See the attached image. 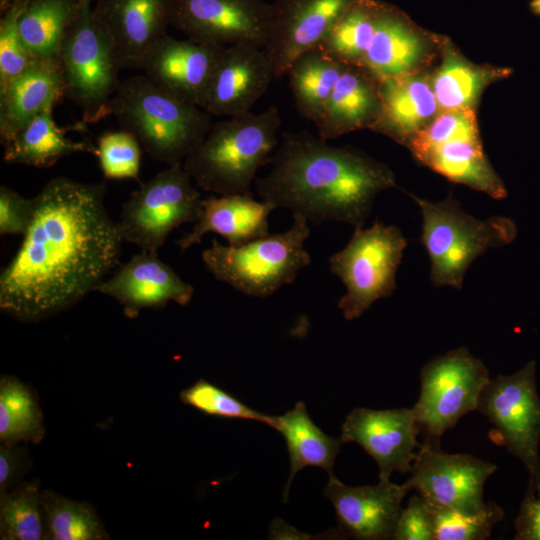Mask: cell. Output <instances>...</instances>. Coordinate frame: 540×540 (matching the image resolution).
I'll return each instance as SVG.
<instances>
[{"label":"cell","mask_w":540,"mask_h":540,"mask_svg":"<svg viewBox=\"0 0 540 540\" xmlns=\"http://www.w3.org/2000/svg\"><path fill=\"white\" fill-rule=\"evenodd\" d=\"M269 538L271 539H309L310 535L299 532L294 527L289 526L281 519H275L269 528Z\"/></svg>","instance_id":"44"},{"label":"cell","mask_w":540,"mask_h":540,"mask_svg":"<svg viewBox=\"0 0 540 540\" xmlns=\"http://www.w3.org/2000/svg\"><path fill=\"white\" fill-rule=\"evenodd\" d=\"M292 226L267 234L241 246L222 245L213 239L202 260L215 279L244 295L266 298L294 282L300 270L311 263L304 243L310 234L308 221L292 215Z\"/></svg>","instance_id":"6"},{"label":"cell","mask_w":540,"mask_h":540,"mask_svg":"<svg viewBox=\"0 0 540 540\" xmlns=\"http://www.w3.org/2000/svg\"><path fill=\"white\" fill-rule=\"evenodd\" d=\"M441 62L430 74L431 85L440 111L476 109L483 91L492 83L508 78L512 69L478 65L446 37L440 42Z\"/></svg>","instance_id":"26"},{"label":"cell","mask_w":540,"mask_h":540,"mask_svg":"<svg viewBox=\"0 0 540 540\" xmlns=\"http://www.w3.org/2000/svg\"><path fill=\"white\" fill-rule=\"evenodd\" d=\"M55 105H48L4 145L5 162L47 168L62 157L74 153H92L97 156V146L93 143L74 141L66 136L68 130H84L85 124L81 122L65 128L58 126L53 118Z\"/></svg>","instance_id":"27"},{"label":"cell","mask_w":540,"mask_h":540,"mask_svg":"<svg viewBox=\"0 0 540 540\" xmlns=\"http://www.w3.org/2000/svg\"><path fill=\"white\" fill-rule=\"evenodd\" d=\"M45 427L36 392L18 378H0V442L38 444Z\"/></svg>","instance_id":"32"},{"label":"cell","mask_w":540,"mask_h":540,"mask_svg":"<svg viewBox=\"0 0 540 540\" xmlns=\"http://www.w3.org/2000/svg\"><path fill=\"white\" fill-rule=\"evenodd\" d=\"M92 10L110 34L122 69H139L170 25V0H97Z\"/></svg>","instance_id":"21"},{"label":"cell","mask_w":540,"mask_h":540,"mask_svg":"<svg viewBox=\"0 0 540 540\" xmlns=\"http://www.w3.org/2000/svg\"><path fill=\"white\" fill-rule=\"evenodd\" d=\"M45 540H106L109 535L92 505L42 490Z\"/></svg>","instance_id":"33"},{"label":"cell","mask_w":540,"mask_h":540,"mask_svg":"<svg viewBox=\"0 0 540 540\" xmlns=\"http://www.w3.org/2000/svg\"><path fill=\"white\" fill-rule=\"evenodd\" d=\"M415 159L448 180L467 185L493 199L507 197L506 187L484 153L481 139L450 141Z\"/></svg>","instance_id":"28"},{"label":"cell","mask_w":540,"mask_h":540,"mask_svg":"<svg viewBox=\"0 0 540 540\" xmlns=\"http://www.w3.org/2000/svg\"><path fill=\"white\" fill-rule=\"evenodd\" d=\"M496 469L469 454L445 453L438 442L426 439L417 450L405 485L432 506L473 513L486 505L484 484Z\"/></svg>","instance_id":"12"},{"label":"cell","mask_w":540,"mask_h":540,"mask_svg":"<svg viewBox=\"0 0 540 540\" xmlns=\"http://www.w3.org/2000/svg\"><path fill=\"white\" fill-rule=\"evenodd\" d=\"M272 12L263 0H170V25L201 43L264 48Z\"/></svg>","instance_id":"13"},{"label":"cell","mask_w":540,"mask_h":540,"mask_svg":"<svg viewBox=\"0 0 540 540\" xmlns=\"http://www.w3.org/2000/svg\"><path fill=\"white\" fill-rule=\"evenodd\" d=\"M407 240L395 225L376 220L369 228L356 227L346 244L329 259L330 271L345 285L338 308L346 320L359 318L396 289V273Z\"/></svg>","instance_id":"8"},{"label":"cell","mask_w":540,"mask_h":540,"mask_svg":"<svg viewBox=\"0 0 540 540\" xmlns=\"http://www.w3.org/2000/svg\"><path fill=\"white\" fill-rule=\"evenodd\" d=\"M82 0H25L19 17L22 40L36 59L56 58Z\"/></svg>","instance_id":"31"},{"label":"cell","mask_w":540,"mask_h":540,"mask_svg":"<svg viewBox=\"0 0 540 540\" xmlns=\"http://www.w3.org/2000/svg\"><path fill=\"white\" fill-rule=\"evenodd\" d=\"M354 0H277L264 47L275 78L285 76L302 53L318 47Z\"/></svg>","instance_id":"16"},{"label":"cell","mask_w":540,"mask_h":540,"mask_svg":"<svg viewBox=\"0 0 540 540\" xmlns=\"http://www.w3.org/2000/svg\"><path fill=\"white\" fill-rule=\"evenodd\" d=\"M87 1L92 2L93 0H87ZM96 1H97V0H96Z\"/></svg>","instance_id":"46"},{"label":"cell","mask_w":540,"mask_h":540,"mask_svg":"<svg viewBox=\"0 0 540 540\" xmlns=\"http://www.w3.org/2000/svg\"><path fill=\"white\" fill-rule=\"evenodd\" d=\"M274 77L272 61L263 47L227 46L220 55L202 109L218 117L248 113Z\"/></svg>","instance_id":"18"},{"label":"cell","mask_w":540,"mask_h":540,"mask_svg":"<svg viewBox=\"0 0 540 540\" xmlns=\"http://www.w3.org/2000/svg\"><path fill=\"white\" fill-rule=\"evenodd\" d=\"M96 291L117 300L124 314L133 319L144 308H162L170 301L187 305L194 288L160 260L157 252L141 250Z\"/></svg>","instance_id":"20"},{"label":"cell","mask_w":540,"mask_h":540,"mask_svg":"<svg viewBox=\"0 0 540 540\" xmlns=\"http://www.w3.org/2000/svg\"><path fill=\"white\" fill-rule=\"evenodd\" d=\"M536 363L530 361L511 375L490 378L481 392L477 410L493 425L501 444L526 467L540 464V399Z\"/></svg>","instance_id":"11"},{"label":"cell","mask_w":540,"mask_h":540,"mask_svg":"<svg viewBox=\"0 0 540 540\" xmlns=\"http://www.w3.org/2000/svg\"><path fill=\"white\" fill-rule=\"evenodd\" d=\"M430 507L435 540H483L504 517L502 508L494 502H487L483 509L473 513Z\"/></svg>","instance_id":"35"},{"label":"cell","mask_w":540,"mask_h":540,"mask_svg":"<svg viewBox=\"0 0 540 540\" xmlns=\"http://www.w3.org/2000/svg\"><path fill=\"white\" fill-rule=\"evenodd\" d=\"M528 6L532 14L540 17V0H530Z\"/></svg>","instance_id":"45"},{"label":"cell","mask_w":540,"mask_h":540,"mask_svg":"<svg viewBox=\"0 0 540 540\" xmlns=\"http://www.w3.org/2000/svg\"><path fill=\"white\" fill-rule=\"evenodd\" d=\"M112 114L151 158L168 166L183 164L212 126L204 109L171 95L145 75L121 81Z\"/></svg>","instance_id":"4"},{"label":"cell","mask_w":540,"mask_h":540,"mask_svg":"<svg viewBox=\"0 0 540 540\" xmlns=\"http://www.w3.org/2000/svg\"><path fill=\"white\" fill-rule=\"evenodd\" d=\"M480 139L476 109L440 111L406 144L414 158L421 153L455 140Z\"/></svg>","instance_id":"36"},{"label":"cell","mask_w":540,"mask_h":540,"mask_svg":"<svg viewBox=\"0 0 540 540\" xmlns=\"http://www.w3.org/2000/svg\"><path fill=\"white\" fill-rule=\"evenodd\" d=\"M179 398L182 403L211 416L254 420L267 425L270 424L272 418V416L255 411L228 392L204 379H200L182 390Z\"/></svg>","instance_id":"37"},{"label":"cell","mask_w":540,"mask_h":540,"mask_svg":"<svg viewBox=\"0 0 540 540\" xmlns=\"http://www.w3.org/2000/svg\"><path fill=\"white\" fill-rule=\"evenodd\" d=\"M275 209L266 201L258 202L252 195L235 194L209 196L202 199L200 215L191 231L177 240L182 251L200 244L207 233H217L230 246H241L269 234L268 217Z\"/></svg>","instance_id":"23"},{"label":"cell","mask_w":540,"mask_h":540,"mask_svg":"<svg viewBox=\"0 0 540 540\" xmlns=\"http://www.w3.org/2000/svg\"><path fill=\"white\" fill-rule=\"evenodd\" d=\"M35 212V197L26 198L15 190L0 187V235H22L27 232Z\"/></svg>","instance_id":"41"},{"label":"cell","mask_w":540,"mask_h":540,"mask_svg":"<svg viewBox=\"0 0 540 540\" xmlns=\"http://www.w3.org/2000/svg\"><path fill=\"white\" fill-rule=\"evenodd\" d=\"M484 363L460 347L428 361L421 369V389L413 407L426 439H438L466 414L477 410L489 381Z\"/></svg>","instance_id":"10"},{"label":"cell","mask_w":540,"mask_h":540,"mask_svg":"<svg viewBox=\"0 0 540 540\" xmlns=\"http://www.w3.org/2000/svg\"><path fill=\"white\" fill-rule=\"evenodd\" d=\"M30 466L28 449L20 444L0 445V495L22 481Z\"/></svg>","instance_id":"43"},{"label":"cell","mask_w":540,"mask_h":540,"mask_svg":"<svg viewBox=\"0 0 540 540\" xmlns=\"http://www.w3.org/2000/svg\"><path fill=\"white\" fill-rule=\"evenodd\" d=\"M441 39L393 4L375 0L366 48L357 67L379 81L424 71L440 48Z\"/></svg>","instance_id":"14"},{"label":"cell","mask_w":540,"mask_h":540,"mask_svg":"<svg viewBox=\"0 0 540 540\" xmlns=\"http://www.w3.org/2000/svg\"><path fill=\"white\" fill-rule=\"evenodd\" d=\"M515 539L540 540V464L529 473L526 493L515 520Z\"/></svg>","instance_id":"42"},{"label":"cell","mask_w":540,"mask_h":540,"mask_svg":"<svg viewBox=\"0 0 540 540\" xmlns=\"http://www.w3.org/2000/svg\"><path fill=\"white\" fill-rule=\"evenodd\" d=\"M409 195L421 210V242L429 256L430 278L436 287L461 289L465 274L476 258L511 243L516 236L511 219L504 216L476 219L452 195L439 202Z\"/></svg>","instance_id":"5"},{"label":"cell","mask_w":540,"mask_h":540,"mask_svg":"<svg viewBox=\"0 0 540 540\" xmlns=\"http://www.w3.org/2000/svg\"><path fill=\"white\" fill-rule=\"evenodd\" d=\"M341 430L342 443H357L375 460L379 480H390L394 472L410 473L420 446V428L413 408H355Z\"/></svg>","instance_id":"15"},{"label":"cell","mask_w":540,"mask_h":540,"mask_svg":"<svg viewBox=\"0 0 540 540\" xmlns=\"http://www.w3.org/2000/svg\"><path fill=\"white\" fill-rule=\"evenodd\" d=\"M269 426L283 435L288 448L290 474L283 493L284 501H287L294 476L303 468L318 467L333 474L342 441L323 432L312 421L303 402H297L281 416H272Z\"/></svg>","instance_id":"29"},{"label":"cell","mask_w":540,"mask_h":540,"mask_svg":"<svg viewBox=\"0 0 540 540\" xmlns=\"http://www.w3.org/2000/svg\"><path fill=\"white\" fill-rule=\"evenodd\" d=\"M24 3L25 0H13L0 20V89L36 60L25 46L19 30Z\"/></svg>","instance_id":"39"},{"label":"cell","mask_w":540,"mask_h":540,"mask_svg":"<svg viewBox=\"0 0 540 540\" xmlns=\"http://www.w3.org/2000/svg\"><path fill=\"white\" fill-rule=\"evenodd\" d=\"M65 96L81 110L82 123H96L112 114V99L122 69L110 34L82 0L58 52Z\"/></svg>","instance_id":"7"},{"label":"cell","mask_w":540,"mask_h":540,"mask_svg":"<svg viewBox=\"0 0 540 540\" xmlns=\"http://www.w3.org/2000/svg\"><path fill=\"white\" fill-rule=\"evenodd\" d=\"M224 48L165 34L144 56L139 69L166 92L202 108Z\"/></svg>","instance_id":"17"},{"label":"cell","mask_w":540,"mask_h":540,"mask_svg":"<svg viewBox=\"0 0 540 540\" xmlns=\"http://www.w3.org/2000/svg\"><path fill=\"white\" fill-rule=\"evenodd\" d=\"M409 491L405 483L379 480L377 485L348 486L334 474L324 489L334 506L339 530L355 539H393L402 501Z\"/></svg>","instance_id":"19"},{"label":"cell","mask_w":540,"mask_h":540,"mask_svg":"<svg viewBox=\"0 0 540 540\" xmlns=\"http://www.w3.org/2000/svg\"><path fill=\"white\" fill-rule=\"evenodd\" d=\"M380 113V81L365 69L348 65L314 125L318 137L328 141L353 131L372 130Z\"/></svg>","instance_id":"24"},{"label":"cell","mask_w":540,"mask_h":540,"mask_svg":"<svg viewBox=\"0 0 540 540\" xmlns=\"http://www.w3.org/2000/svg\"><path fill=\"white\" fill-rule=\"evenodd\" d=\"M42 490L37 479L21 481L0 495V539H44Z\"/></svg>","instance_id":"34"},{"label":"cell","mask_w":540,"mask_h":540,"mask_svg":"<svg viewBox=\"0 0 540 540\" xmlns=\"http://www.w3.org/2000/svg\"><path fill=\"white\" fill-rule=\"evenodd\" d=\"M347 64L319 47L310 49L290 66L287 76L299 114L313 123L320 117Z\"/></svg>","instance_id":"30"},{"label":"cell","mask_w":540,"mask_h":540,"mask_svg":"<svg viewBox=\"0 0 540 540\" xmlns=\"http://www.w3.org/2000/svg\"><path fill=\"white\" fill-rule=\"evenodd\" d=\"M183 164L168 166L131 193L117 222L123 242L157 252L178 226L195 223L202 198Z\"/></svg>","instance_id":"9"},{"label":"cell","mask_w":540,"mask_h":540,"mask_svg":"<svg viewBox=\"0 0 540 540\" xmlns=\"http://www.w3.org/2000/svg\"><path fill=\"white\" fill-rule=\"evenodd\" d=\"M97 151L105 178L139 181L142 147L133 134L123 129L106 132L98 139Z\"/></svg>","instance_id":"38"},{"label":"cell","mask_w":540,"mask_h":540,"mask_svg":"<svg viewBox=\"0 0 540 540\" xmlns=\"http://www.w3.org/2000/svg\"><path fill=\"white\" fill-rule=\"evenodd\" d=\"M65 96L58 57L36 59L0 89V137L5 145L34 116Z\"/></svg>","instance_id":"25"},{"label":"cell","mask_w":540,"mask_h":540,"mask_svg":"<svg viewBox=\"0 0 540 540\" xmlns=\"http://www.w3.org/2000/svg\"><path fill=\"white\" fill-rule=\"evenodd\" d=\"M395 540H435L432 509L419 494L409 499L396 521Z\"/></svg>","instance_id":"40"},{"label":"cell","mask_w":540,"mask_h":540,"mask_svg":"<svg viewBox=\"0 0 540 540\" xmlns=\"http://www.w3.org/2000/svg\"><path fill=\"white\" fill-rule=\"evenodd\" d=\"M381 113L372 131L406 146L439 112L430 74L425 71L380 81Z\"/></svg>","instance_id":"22"},{"label":"cell","mask_w":540,"mask_h":540,"mask_svg":"<svg viewBox=\"0 0 540 540\" xmlns=\"http://www.w3.org/2000/svg\"><path fill=\"white\" fill-rule=\"evenodd\" d=\"M104 183L51 179L35 196L32 222L0 274V310L24 323L61 313L119 262L122 237L105 204Z\"/></svg>","instance_id":"1"},{"label":"cell","mask_w":540,"mask_h":540,"mask_svg":"<svg viewBox=\"0 0 540 540\" xmlns=\"http://www.w3.org/2000/svg\"><path fill=\"white\" fill-rule=\"evenodd\" d=\"M270 164L269 173L255 179L259 196L314 225L363 227L377 194L397 187L386 164L305 131L283 133Z\"/></svg>","instance_id":"2"},{"label":"cell","mask_w":540,"mask_h":540,"mask_svg":"<svg viewBox=\"0 0 540 540\" xmlns=\"http://www.w3.org/2000/svg\"><path fill=\"white\" fill-rule=\"evenodd\" d=\"M280 125L279 110L274 106L212 124L184 160L183 168L202 190L218 195H252L258 169L271 163Z\"/></svg>","instance_id":"3"}]
</instances>
